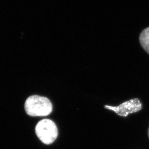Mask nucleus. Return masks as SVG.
Segmentation results:
<instances>
[{
	"mask_svg": "<svg viewBox=\"0 0 149 149\" xmlns=\"http://www.w3.org/2000/svg\"><path fill=\"white\" fill-rule=\"evenodd\" d=\"M36 133L40 140L45 144L53 143L58 135L56 124L51 120L45 119L38 123Z\"/></svg>",
	"mask_w": 149,
	"mask_h": 149,
	"instance_id": "2",
	"label": "nucleus"
},
{
	"mask_svg": "<svg viewBox=\"0 0 149 149\" xmlns=\"http://www.w3.org/2000/svg\"><path fill=\"white\" fill-rule=\"evenodd\" d=\"M148 136H149V129H148Z\"/></svg>",
	"mask_w": 149,
	"mask_h": 149,
	"instance_id": "5",
	"label": "nucleus"
},
{
	"mask_svg": "<svg viewBox=\"0 0 149 149\" xmlns=\"http://www.w3.org/2000/svg\"><path fill=\"white\" fill-rule=\"evenodd\" d=\"M104 107L106 109L114 111L119 116L127 117L129 114L135 113L141 111L142 104L138 98H134L123 103L118 106H105Z\"/></svg>",
	"mask_w": 149,
	"mask_h": 149,
	"instance_id": "3",
	"label": "nucleus"
},
{
	"mask_svg": "<svg viewBox=\"0 0 149 149\" xmlns=\"http://www.w3.org/2000/svg\"><path fill=\"white\" fill-rule=\"evenodd\" d=\"M139 40L142 47L149 54V27L144 29L141 33Z\"/></svg>",
	"mask_w": 149,
	"mask_h": 149,
	"instance_id": "4",
	"label": "nucleus"
},
{
	"mask_svg": "<svg viewBox=\"0 0 149 149\" xmlns=\"http://www.w3.org/2000/svg\"><path fill=\"white\" fill-rule=\"evenodd\" d=\"M24 108L27 114L30 116L45 117L52 113L53 105L47 97L33 95L27 98Z\"/></svg>",
	"mask_w": 149,
	"mask_h": 149,
	"instance_id": "1",
	"label": "nucleus"
}]
</instances>
